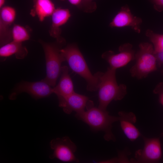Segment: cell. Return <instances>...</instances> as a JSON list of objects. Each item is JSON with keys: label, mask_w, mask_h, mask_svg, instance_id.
I'll use <instances>...</instances> for the list:
<instances>
[{"label": "cell", "mask_w": 163, "mask_h": 163, "mask_svg": "<svg viewBox=\"0 0 163 163\" xmlns=\"http://www.w3.org/2000/svg\"><path fill=\"white\" fill-rule=\"evenodd\" d=\"M60 51L72 71L85 79L87 90L90 91H97L104 73L98 72L94 75L91 73L76 44H69Z\"/></svg>", "instance_id": "6da1fadb"}, {"label": "cell", "mask_w": 163, "mask_h": 163, "mask_svg": "<svg viewBox=\"0 0 163 163\" xmlns=\"http://www.w3.org/2000/svg\"><path fill=\"white\" fill-rule=\"evenodd\" d=\"M86 108V111L76 113V118L88 124L94 131L104 132L105 140L115 141L116 138L112 131V124L119 121V117L110 115L107 110L94 107L93 102Z\"/></svg>", "instance_id": "7a4b0ae2"}, {"label": "cell", "mask_w": 163, "mask_h": 163, "mask_svg": "<svg viewBox=\"0 0 163 163\" xmlns=\"http://www.w3.org/2000/svg\"><path fill=\"white\" fill-rule=\"evenodd\" d=\"M116 70L109 67L101 77L98 89V107L102 110H107L111 101L121 100L127 93L126 85L117 83Z\"/></svg>", "instance_id": "3957f363"}, {"label": "cell", "mask_w": 163, "mask_h": 163, "mask_svg": "<svg viewBox=\"0 0 163 163\" xmlns=\"http://www.w3.org/2000/svg\"><path fill=\"white\" fill-rule=\"evenodd\" d=\"M39 42L43 49L46 59V75L44 79L54 87L60 74L62 64L66 61L60 51L64 45L56 41L47 43L39 40Z\"/></svg>", "instance_id": "277c9868"}, {"label": "cell", "mask_w": 163, "mask_h": 163, "mask_svg": "<svg viewBox=\"0 0 163 163\" xmlns=\"http://www.w3.org/2000/svg\"><path fill=\"white\" fill-rule=\"evenodd\" d=\"M136 53L135 64L130 69L131 76L141 79L146 78L157 70L158 63L153 45L148 42L141 43Z\"/></svg>", "instance_id": "5b68a950"}, {"label": "cell", "mask_w": 163, "mask_h": 163, "mask_svg": "<svg viewBox=\"0 0 163 163\" xmlns=\"http://www.w3.org/2000/svg\"><path fill=\"white\" fill-rule=\"evenodd\" d=\"M50 145L53 153L49 156L51 159L57 158L63 162H78L79 160L75 155L77 147L67 136L52 140Z\"/></svg>", "instance_id": "8992f818"}, {"label": "cell", "mask_w": 163, "mask_h": 163, "mask_svg": "<svg viewBox=\"0 0 163 163\" xmlns=\"http://www.w3.org/2000/svg\"><path fill=\"white\" fill-rule=\"evenodd\" d=\"M22 92L27 93L37 99L47 97L53 93V88L44 79L35 82L23 81L16 85L9 95V98L14 100Z\"/></svg>", "instance_id": "52a82bcc"}, {"label": "cell", "mask_w": 163, "mask_h": 163, "mask_svg": "<svg viewBox=\"0 0 163 163\" xmlns=\"http://www.w3.org/2000/svg\"><path fill=\"white\" fill-rule=\"evenodd\" d=\"M144 146L136 151L135 160L137 163H156L162 157V152L159 138H148L143 136Z\"/></svg>", "instance_id": "ba28073f"}, {"label": "cell", "mask_w": 163, "mask_h": 163, "mask_svg": "<svg viewBox=\"0 0 163 163\" xmlns=\"http://www.w3.org/2000/svg\"><path fill=\"white\" fill-rule=\"evenodd\" d=\"M118 50L119 53L117 54L109 50L104 53L101 55L102 58L109 63V67L116 70L135 60L136 53L133 49V45L129 43L121 45Z\"/></svg>", "instance_id": "9c48e42d"}, {"label": "cell", "mask_w": 163, "mask_h": 163, "mask_svg": "<svg viewBox=\"0 0 163 163\" xmlns=\"http://www.w3.org/2000/svg\"><path fill=\"white\" fill-rule=\"evenodd\" d=\"M142 19L132 14L128 6H122L110 23L109 26L111 28H121L129 27L136 33L141 32Z\"/></svg>", "instance_id": "30bf717a"}, {"label": "cell", "mask_w": 163, "mask_h": 163, "mask_svg": "<svg viewBox=\"0 0 163 163\" xmlns=\"http://www.w3.org/2000/svg\"><path fill=\"white\" fill-rule=\"evenodd\" d=\"M51 16L52 24L49 30L50 35L55 38L57 42L64 45L66 40L61 36V27L66 24L71 17L70 11L68 9L57 8Z\"/></svg>", "instance_id": "8fae6325"}, {"label": "cell", "mask_w": 163, "mask_h": 163, "mask_svg": "<svg viewBox=\"0 0 163 163\" xmlns=\"http://www.w3.org/2000/svg\"><path fill=\"white\" fill-rule=\"evenodd\" d=\"M89 100L87 97L75 92L59 101V105L66 114H70L73 111L78 113L85 111Z\"/></svg>", "instance_id": "7c38bea8"}, {"label": "cell", "mask_w": 163, "mask_h": 163, "mask_svg": "<svg viewBox=\"0 0 163 163\" xmlns=\"http://www.w3.org/2000/svg\"><path fill=\"white\" fill-rule=\"evenodd\" d=\"M118 115L120 126L125 135L130 141L135 140L141 133L134 125L137 120L135 114L131 112L120 111Z\"/></svg>", "instance_id": "4fadbf2b"}, {"label": "cell", "mask_w": 163, "mask_h": 163, "mask_svg": "<svg viewBox=\"0 0 163 163\" xmlns=\"http://www.w3.org/2000/svg\"><path fill=\"white\" fill-rule=\"evenodd\" d=\"M61 73V76L58 83L53 88V93L57 95L59 101L75 92L73 83L69 74L68 67L66 66H62Z\"/></svg>", "instance_id": "5bb4252c"}, {"label": "cell", "mask_w": 163, "mask_h": 163, "mask_svg": "<svg viewBox=\"0 0 163 163\" xmlns=\"http://www.w3.org/2000/svg\"><path fill=\"white\" fill-rule=\"evenodd\" d=\"M34 2L33 8L30 14L33 17L37 16L41 22L51 16L56 9L54 4L51 0H34Z\"/></svg>", "instance_id": "9a60e30c"}, {"label": "cell", "mask_w": 163, "mask_h": 163, "mask_svg": "<svg viewBox=\"0 0 163 163\" xmlns=\"http://www.w3.org/2000/svg\"><path fill=\"white\" fill-rule=\"evenodd\" d=\"M28 53L27 49L22 43L13 41L1 46L0 48V56L2 58L14 55L17 59H22L27 56Z\"/></svg>", "instance_id": "2e32d148"}, {"label": "cell", "mask_w": 163, "mask_h": 163, "mask_svg": "<svg viewBox=\"0 0 163 163\" xmlns=\"http://www.w3.org/2000/svg\"><path fill=\"white\" fill-rule=\"evenodd\" d=\"M12 41L22 43L29 40L30 34L28 29L21 25L14 24L11 30Z\"/></svg>", "instance_id": "e0dca14e"}, {"label": "cell", "mask_w": 163, "mask_h": 163, "mask_svg": "<svg viewBox=\"0 0 163 163\" xmlns=\"http://www.w3.org/2000/svg\"><path fill=\"white\" fill-rule=\"evenodd\" d=\"M145 35L149 39L153 45L155 54L163 53V34L154 32L150 29L147 30Z\"/></svg>", "instance_id": "ac0fdd59"}, {"label": "cell", "mask_w": 163, "mask_h": 163, "mask_svg": "<svg viewBox=\"0 0 163 163\" xmlns=\"http://www.w3.org/2000/svg\"><path fill=\"white\" fill-rule=\"evenodd\" d=\"M0 11V21L6 24L11 25L14 22L16 17L15 9L10 6H3Z\"/></svg>", "instance_id": "d6986e66"}, {"label": "cell", "mask_w": 163, "mask_h": 163, "mask_svg": "<svg viewBox=\"0 0 163 163\" xmlns=\"http://www.w3.org/2000/svg\"><path fill=\"white\" fill-rule=\"evenodd\" d=\"M8 25L0 21V45L1 46L12 41V28Z\"/></svg>", "instance_id": "ffe728a7"}, {"label": "cell", "mask_w": 163, "mask_h": 163, "mask_svg": "<svg viewBox=\"0 0 163 163\" xmlns=\"http://www.w3.org/2000/svg\"><path fill=\"white\" fill-rule=\"evenodd\" d=\"M78 8L85 12L91 13L96 10L97 6L93 0H82Z\"/></svg>", "instance_id": "44dd1931"}, {"label": "cell", "mask_w": 163, "mask_h": 163, "mask_svg": "<svg viewBox=\"0 0 163 163\" xmlns=\"http://www.w3.org/2000/svg\"><path fill=\"white\" fill-rule=\"evenodd\" d=\"M153 92L159 96V102L163 106V82H160L155 86Z\"/></svg>", "instance_id": "7402d4cb"}, {"label": "cell", "mask_w": 163, "mask_h": 163, "mask_svg": "<svg viewBox=\"0 0 163 163\" xmlns=\"http://www.w3.org/2000/svg\"><path fill=\"white\" fill-rule=\"evenodd\" d=\"M153 5L155 10L158 12L163 10V0H149Z\"/></svg>", "instance_id": "603a6c76"}, {"label": "cell", "mask_w": 163, "mask_h": 163, "mask_svg": "<svg viewBox=\"0 0 163 163\" xmlns=\"http://www.w3.org/2000/svg\"><path fill=\"white\" fill-rule=\"evenodd\" d=\"M64 1L65 0H60ZM82 0H68L69 2L72 4L74 5L77 7L80 4Z\"/></svg>", "instance_id": "cb8c5ba5"}, {"label": "cell", "mask_w": 163, "mask_h": 163, "mask_svg": "<svg viewBox=\"0 0 163 163\" xmlns=\"http://www.w3.org/2000/svg\"><path fill=\"white\" fill-rule=\"evenodd\" d=\"M5 0H0V8H1L3 7V5H4Z\"/></svg>", "instance_id": "d4e9b609"}, {"label": "cell", "mask_w": 163, "mask_h": 163, "mask_svg": "<svg viewBox=\"0 0 163 163\" xmlns=\"http://www.w3.org/2000/svg\"><path fill=\"white\" fill-rule=\"evenodd\" d=\"M161 136H163V132L161 134Z\"/></svg>", "instance_id": "484cf974"}, {"label": "cell", "mask_w": 163, "mask_h": 163, "mask_svg": "<svg viewBox=\"0 0 163 163\" xmlns=\"http://www.w3.org/2000/svg\"><path fill=\"white\" fill-rule=\"evenodd\" d=\"M161 73L163 74V69L161 71Z\"/></svg>", "instance_id": "4316f807"}]
</instances>
